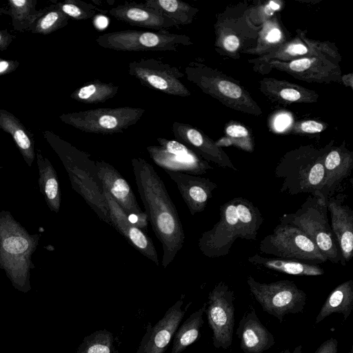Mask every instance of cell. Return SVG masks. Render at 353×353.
<instances>
[{"instance_id": "1", "label": "cell", "mask_w": 353, "mask_h": 353, "mask_svg": "<svg viewBox=\"0 0 353 353\" xmlns=\"http://www.w3.org/2000/svg\"><path fill=\"white\" fill-rule=\"evenodd\" d=\"M131 163L148 220L162 246L161 263L165 268L183 245L185 234L181 221L163 180L153 166L140 157L133 158Z\"/></svg>"}, {"instance_id": "2", "label": "cell", "mask_w": 353, "mask_h": 353, "mask_svg": "<svg viewBox=\"0 0 353 353\" xmlns=\"http://www.w3.org/2000/svg\"><path fill=\"white\" fill-rule=\"evenodd\" d=\"M40 238V234L29 233L10 212L0 211V270L21 292L31 290L30 270L34 268L32 256Z\"/></svg>"}, {"instance_id": "3", "label": "cell", "mask_w": 353, "mask_h": 353, "mask_svg": "<svg viewBox=\"0 0 353 353\" xmlns=\"http://www.w3.org/2000/svg\"><path fill=\"white\" fill-rule=\"evenodd\" d=\"M43 135L62 162L73 190L84 199L101 221L111 225L96 163L90 159L88 154L52 131L45 130Z\"/></svg>"}, {"instance_id": "4", "label": "cell", "mask_w": 353, "mask_h": 353, "mask_svg": "<svg viewBox=\"0 0 353 353\" xmlns=\"http://www.w3.org/2000/svg\"><path fill=\"white\" fill-rule=\"evenodd\" d=\"M327 152L304 149L287 154L275 169L282 179L281 191L290 195L310 193L319 196L325 179L324 159Z\"/></svg>"}, {"instance_id": "5", "label": "cell", "mask_w": 353, "mask_h": 353, "mask_svg": "<svg viewBox=\"0 0 353 353\" xmlns=\"http://www.w3.org/2000/svg\"><path fill=\"white\" fill-rule=\"evenodd\" d=\"M280 223L292 225L301 230L316 244L327 261L345 265L328 222L326 202L319 196L310 194L295 212L283 214Z\"/></svg>"}, {"instance_id": "6", "label": "cell", "mask_w": 353, "mask_h": 353, "mask_svg": "<svg viewBox=\"0 0 353 353\" xmlns=\"http://www.w3.org/2000/svg\"><path fill=\"white\" fill-rule=\"evenodd\" d=\"M185 74L189 81L225 105L247 114H261V109L249 92L231 77L194 61L185 68Z\"/></svg>"}, {"instance_id": "7", "label": "cell", "mask_w": 353, "mask_h": 353, "mask_svg": "<svg viewBox=\"0 0 353 353\" xmlns=\"http://www.w3.org/2000/svg\"><path fill=\"white\" fill-rule=\"evenodd\" d=\"M261 253L278 259L319 265L327 260L316 244L299 228L286 223L276 225L259 243Z\"/></svg>"}, {"instance_id": "8", "label": "cell", "mask_w": 353, "mask_h": 353, "mask_svg": "<svg viewBox=\"0 0 353 353\" xmlns=\"http://www.w3.org/2000/svg\"><path fill=\"white\" fill-rule=\"evenodd\" d=\"M145 110L130 106L119 108H99L61 114L60 120L81 131L113 134L121 133L136 124Z\"/></svg>"}, {"instance_id": "9", "label": "cell", "mask_w": 353, "mask_h": 353, "mask_svg": "<svg viewBox=\"0 0 353 353\" xmlns=\"http://www.w3.org/2000/svg\"><path fill=\"white\" fill-rule=\"evenodd\" d=\"M101 47L116 51H176L179 46H190L184 34L167 30L157 32L125 30L102 34L96 39Z\"/></svg>"}, {"instance_id": "10", "label": "cell", "mask_w": 353, "mask_h": 353, "mask_svg": "<svg viewBox=\"0 0 353 353\" xmlns=\"http://www.w3.org/2000/svg\"><path fill=\"white\" fill-rule=\"evenodd\" d=\"M247 283L263 310L276 318L280 323L286 315L302 313L304 310L307 295L291 281L260 283L249 275Z\"/></svg>"}, {"instance_id": "11", "label": "cell", "mask_w": 353, "mask_h": 353, "mask_svg": "<svg viewBox=\"0 0 353 353\" xmlns=\"http://www.w3.org/2000/svg\"><path fill=\"white\" fill-rule=\"evenodd\" d=\"M234 299V291L223 281L218 283L208 294L205 313L215 348L227 350L232 344Z\"/></svg>"}, {"instance_id": "12", "label": "cell", "mask_w": 353, "mask_h": 353, "mask_svg": "<svg viewBox=\"0 0 353 353\" xmlns=\"http://www.w3.org/2000/svg\"><path fill=\"white\" fill-rule=\"evenodd\" d=\"M128 68L129 74L145 87L177 97L191 94L181 81L184 73L174 65L159 59L143 58L131 61Z\"/></svg>"}, {"instance_id": "13", "label": "cell", "mask_w": 353, "mask_h": 353, "mask_svg": "<svg viewBox=\"0 0 353 353\" xmlns=\"http://www.w3.org/2000/svg\"><path fill=\"white\" fill-rule=\"evenodd\" d=\"M341 59L339 54H322L288 62L273 60L266 63L272 68L285 72L302 81L330 83L342 80L339 65Z\"/></svg>"}, {"instance_id": "14", "label": "cell", "mask_w": 353, "mask_h": 353, "mask_svg": "<svg viewBox=\"0 0 353 353\" xmlns=\"http://www.w3.org/2000/svg\"><path fill=\"white\" fill-rule=\"evenodd\" d=\"M159 145L146 148L150 158L165 171L200 175L212 168L184 144L176 140L157 138Z\"/></svg>"}, {"instance_id": "15", "label": "cell", "mask_w": 353, "mask_h": 353, "mask_svg": "<svg viewBox=\"0 0 353 353\" xmlns=\"http://www.w3.org/2000/svg\"><path fill=\"white\" fill-rule=\"evenodd\" d=\"M219 220L209 230L202 233L198 246L203 255L210 258L229 254L239 238V226L234 199L220 207Z\"/></svg>"}, {"instance_id": "16", "label": "cell", "mask_w": 353, "mask_h": 353, "mask_svg": "<svg viewBox=\"0 0 353 353\" xmlns=\"http://www.w3.org/2000/svg\"><path fill=\"white\" fill-rule=\"evenodd\" d=\"M95 163L102 185L125 212L132 223L142 230H147V214L140 208L130 184L110 163L104 161H97Z\"/></svg>"}, {"instance_id": "17", "label": "cell", "mask_w": 353, "mask_h": 353, "mask_svg": "<svg viewBox=\"0 0 353 353\" xmlns=\"http://www.w3.org/2000/svg\"><path fill=\"white\" fill-rule=\"evenodd\" d=\"M183 294L154 326L148 323L137 353H164L166 351L190 305L183 310Z\"/></svg>"}, {"instance_id": "18", "label": "cell", "mask_w": 353, "mask_h": 353, "mask_svg": "<svg viewBox=\"0 0 353 353\" xmlns=\"http://www.w3.org/2000/svg\"><path fill=\"white\" fill-rule=\"evenodd\" d=\"M172 130L176 141L186 145L205 161H211L224 168L237 170L221 147L200 130L187 123L174 121Z\"/></svg>"}, {"instance_id": "19", "label": "cell", "mask_w": 353, "mask_h": 353, "mask_svg": "<svg viewBox=\"0 0 353 353\" xmlns=\"http://www.w3.org/2000/svg\"><path fill=\"white\" fill-rule=\"evenodd\" d=\"M102 188L111 225L125 237L134 249L159 265L158 254L152 239L141 229L130 221L125 212L115 202L107 190L103 185Z\"/></svg>"}, {"instance_id": "20", "label": "cell", "mask_w": 353, "mask_h": 353, "mask_svg": "<svg viewBox=\"0 0 353 353\" xmlns=\"http://www.w3.org/2000/svg\"><path fill=\"white\" fill-rule=\"evenodd\" d=\"M176 183L189 212L194 216L203 212L217 185L209 179L187 173L166 171Z\"/></svg>"}, {"instance_id": "21", "label": "cell", "mask_w": 353, "mask_h": 353, "mask_svg": "<svg viewBox=\"0 0 353 353\" xmlns=\"http://www.w3.org/2000/svg\"><path fill=\"white\" fill-rule=\"evenodd\" d=\"M108 12L117 20L133 26L157 31L178 27L170 19L144 3L125 1L111 8Z\"/></svg>"}, {"instance_id": "22", "label": "cell", "mask_w": 353, "mask_h": 353, "mask_svg": "<svg viewBox=\"0 0 353 353\" xmlns=\"http://www.w3.org/2000/svg\"><path fill=\"white\" fill-rule=\"evenodd\" d=\"M236 334L244 353H263L275 343L273 334L261 323L252 305L239 321Z\"/></svg>"}, {"instance_id": "23", "label": "cell", "mask_w": 353, "mask_h": 353, "mask_svg": "<svg viewBox=\"0 0 353 353\" xmlns=\"http://www.w3.org/2000/svg\"><path fill=\"white\" fill-rule=\"evenodd\" d=\"M343 196L330 197L327 202L331 216V229L336 238L345 262L353 254V211L343 203Z\"/></svg>"}, {"instance_id": "24", "label": "cell", "mask_w": 353, "mask_h": 353, "mask_svg": "<svg viewBox=\"0 0 353 353\" xmlns=\"http://www.w3.org/2000/svg\"><path fill=\"white\" fill-rule=\"evenodd\" d=\"M299 36L301 39H295L285 43L279 44L254 61L263 63L273 60L288 62L312 55L339 54L337 50L332 48L326 43L307 39L303 32L299 33Z\"/></svg>"}, {"instance_id": "25", "label": "cell", "mask_w": 353, "mask_h": 353, "mask_svg": "<svg viewBox=\"0 0 353 353\" xmlns=\"http://www.w3.org/2000/svg\"><path fill=\"white\" fill-rule=\"evenodd\" d=\"M325 179L320 197L327 202L340 183L351 173L353 154L343 147L328 151L324 159Z\"/></svg>"}, {"instance_id": "26", "label": "cell", "mask_w": 353, "mask_h": 353, "mask_svg": "<svg viewBox=\"0 0 353 353\" xmlns=\"http://www.w3.org/2000/svg\"><path fill=\"white\" fill-rule=\"evenodd\" d=\"M259 89L272 101L285 105L293 103H313L316 102L319 97V94L314 90L274 78L263 79L259 81Z\"/></svg>"}, {"instance_id": "27", "label": "cell", "mask_w": 353, "mask_h": 353, "mask_svg": "<svg viewBox=\"0 0 353 353\" xmlns=\"http://www.w3.org/2000/svg\"><path fill=\"white\" fill-rule=\"evenodd\" d=\"M0 128L12 137L26 163L31 167L36 158L33 134L16 116L1 108Z\"/></svg>"}, {"instance_id": "28", "label": "cell", "mask_w": 353, "mask_h": 353, "mask_svg": "<svg viewBox=\"0 0 353 353\" xmlns=\"http://www.w3.org/2000/svg\"><path fill=\"white\" fill-rule=\"evenodd\" d=\"M38 166V184L40 192L50 211L58 213L61 207V189L57 173L50 160L41 150L36 152Z\"/></svg>"}, {"instance_id": "29", "label": "cell", "mask_w": 353, "mask_h": 353, "mask_svg": "<svg viewBox=\"0 0 353 353\" xmlns=\"http://www.w3.org/2000/svg\"><path fill=\"white\" fill-rule=\"evenodd\" d=\"M352 309L353 280L350 279L336 286L330 293L315 319V324L334 313L343 314L344 321H346Z\"/></svg>"}, {"instance_id": "30", "label": "cell", "mask_w": 353, "mask_h": 353, "mask_svg": "<svg viewBox=\"0 0 353 353\" xmlns=\"http://www.w3.org/2000/svg\"><path fill=\"white\" fill-rule=\"evenodd\" d=\"M248 260L253 265L263 266L288 274L320 276L324 274L323 270L319 265L307 264L294 260L268 258L258 254L249 256Z\"/></svg>"}, {"instance_id": "31", "label": "cell", "mask_w": 353, "mask_h": 353, "mask_svg": "<svg viewBox=\"0 0 353 353\" xmlns=\"http://www.w3.org/2000/svg\"><path fill=\"white\" fill-rule=\"evenodd\" d=\"M239 226V238L254 241L263 222L259 210L243 197L234 199Z\"/></svg>"}, {"instance_id": "32", "label": "cell", "mask_w": 353, "mask_h": 353, "mask_svg": "<svg viewBox=\"0 0 353 353\" xmlns=\"http://www.w3.org/2000/svg\"><path fill=\"white\" fill-rule=\"evenodd\" d=\"M37 0H8L2 14L9 15L13 29L17 32L29 30L34 22L45 12L46 8L37 10Z\"/></svg>"}, {"instance_id": "33", "label": "cell", "mask_w": 353, "mask_h": 353, "mask_svg": "<svg viewBox=\"0 0 353 353\" xmlns=\"http://www.w3.org/2000/svg\"><path fill=\"white\" fill-rule=\"evenodd\" d=\"M207 303L190 315L175 332L170 353H181L201 336L200 330L204 323L203 314Z\"/></svg>"}, {"instance_id": "34", "label": "cell", "mask_w": 353, "mask_h": 353, "mask_svg": "<svg viewBox=\"0 0 353 353\" xmlns=\"http://www.w3.org/2000/svg\"><path fill=\"white\" fill-rule=\"evenodd\" d=\"M144 3L159 11L178 26L192 22L198 9L181 0H146Z\"/></svg>"}, {"instance_id": "35", "label": "cell", "mask_w": 353, "mask_h": 353, "mask_svg": "<svg viewBox=\"0 0 353 353\" xmlns=\"http://www.w3.org/2000/svg\"><path fill=\"white\" fill-rule=\"evenodd\" d=\"M119 90V87L112 83L95 79L75 90L70 98L85 104L101 103L113 98Z\"/></svg>"}, {"instance_id": "36", "label": "cell", "mask_w": 353, "mask_h": 353, "mask_svg": "<svg viewBox=\"0 0 353 353\" xmlns=\"http://www.w3.org/2000/svg\"><path fill=\"white\" fill-rule=\"evenodd\" d=\"M69 19L54 3L46 8L44 13L34 22L28 31L34 34H49L64 28Z\"/></svg>"}, {"instance_id": "37", "label": "cell", "mask_w": 353, "mask_h": 353, "mask_svg": "<svg viewBox=\"0 0 353 353\" xmlns=\"http://www.w3.org/2000/svg\"><path fill=\"white\" fill-rule=\"evenodd\" d=\"M113 334L106 330L85 336L76 353H115Z\"/></svg>"}, {"instance_id": "38", "label": "cell", "mask_w": 353, "mask_h": 353, "mask_svg": "<svg viewBox=\"0 0 353 353\" xmlns=\"http://www.w3.org/2000/svg\"><path fill=\"white\" fill-rule=\"evenodd\" d=\"M55 3L63 13L75 20L89 19L97 12H101L95 6L81 0H64Z\"/></svg>"}, {"instance_id": "39", "label": "cell", "mask_w": 353, "mask_h": 353, "mask_svg": "<svg viewBox=\"0 0 353 353\" xmlns=\"http://www.w3.org/2000/svg\"><path fill=\"white\" fill-rule=\"evenodd\" d=\"M225 134L228 136L229 144H232L242 150L252 152L253 142L250 136L248 130L240 124H231L225 128Z\"/></svg>"}, {"instance_id": "40", "label": "cell", "mask_w": 353, "mask_h": 353, "mask_svg": "<svg viewBox=\"0 0 353 353\" xmlns=\"http://www.w3.org/2000/svg\"><path fill=\"white\" fill-rule=\"evenodd\" d=\"M325 128L322 123L314 120H307L296 124L294 130L297 133L316 134L321 132Z\"/></svg>"}, {"instance_id": "41", "label": "cell", "mask_w": 353, "mask_h": 353, "mask_svg": "<svg viewBox=\"0 0 353 353\" xmlns=\"http://www.w3.org/2000/svg\"><path fill=\"white\" fill-rule=\"evenodd\" d=\"M338 341L334 338H330L322 343L314 353H337Z\"/></svg>"}, {"instance_id": "42", "label": "cell", "mask_w": 353, "mask_h": 353, "mask_svg": "<svg viewBox=\"0 0 353 353\" xmlns=\"http://www.w3.org/2000/svg\"><path fill=\"white\" fill-rule=\"evenodd\" d=\"M222 46L228 52H236L240 46L239 39L234 34H228L222 40Z\"/></svg>"}, {"instance_id": "43", "label": "cell", "mask_w": 353, "mask_h": 353, "mask_svg": "<svg viewBox=\"0 0 353 353\" xmlns=\"http://www.w3.org/2000/svg\"><path fill=\"white\" fill-rule=\"evenodd\" d=\"M19 65L17 60L4 59L0 58V76L14 72Z\"/></svg>"}, {"instance_id": "44", "label": "cell", "mask_w": 353, "mask_h": 353, "mask_svg": "<svg viewBox=\"0 0 353 353\" xmlns=\"http://www.w3.org/2000/svg\"><path fill=\"white\" fill-rule=\"evenodd\" d=\"M15 38L8 30L0 29V51L6 50Z\"/></svg>"}, {"instance_id": "45", "label": "cell", "mask_w": 353, "mask_h": 353, "mask_svg": "<svg viewBox=\"0 0 353 353\" xmlns=\"http://www.w3.org/2000/svg\"><path fill=\"white\" fill-rule=\"evenodd\" d=\"M281 40V32L278 28H272L265 37V41L269 44H274V47H276L275 43H278Z\"/></svg>"}, {"instance_id": "46", "label": "cell", "mask_w": 353, "mask_h": 353, "mask_svg": "<svg viewBox=\"0 0 353 353\" xmlns=\"http://www.w3.org/2000/svg\"><path fill=\"white\" fill-rule=\"evenodd\" d=\"M289 122V120L288 119V117L285 116H282L279 117L277 120V127L279 128H285L286 125H288V123Z\"/></svg>"}, {"instance_id": "47", "label": "cell", "mask_w": 353, "mask_h": 353, "mask_svg": "<svg viewBox=\"0 0 353 353\" xmlns=\"http://www.w3.org/2000/svg\"><path fill=\"white\" fill-rule=\"evenodd\" d=\"M302 345H297L292 352H291L289 349H285L279 353H302Z\"/></svg>"}, {"instance_id": "48", "label": "cell", "mask_w": 353, "mask_h": 353, "mask_svg": "<svg viewBox=\"0 0 353 353\" xmlns=\"http://www.w3.org/2000/svg\"><path fill=\"white\" fill-rule=\"evenodd\" d=\"M2 10H3V7H1L0 5V15L2 14Z\"/></svg>"}, {"instance_id": "49", "label": "cell", "mask_w": 353, "mask_h": 353, "mask_svg": "<svg viewBox=\"0 0 353 353\" xmlns=\"http://www.w3.org/2000/svg\"><path fill=\"white\" fill-rule=\"evenodd\" d=\"M349 353H353V347L352 346L351 347Z\"/></svg>"}, {"instance_id": "50", "label": "cell", "mask_w": 353, "mask_h": 353, "mask_svg": "<svg viewBox=\"0 0 353 353\" xmlns=\"http://www.w3.org/2000/svg\"><path fill=\"white\" fill-rule=\"evenodd\" d=\"M3 168L1 164V162H0V170Z\"/></svg>"}]
</instances>
